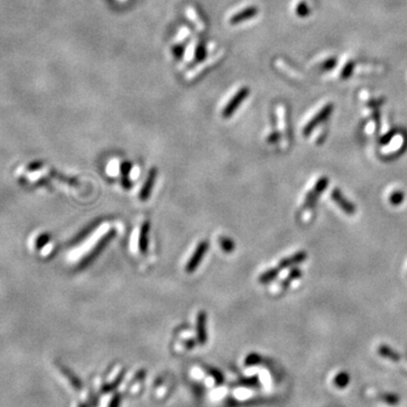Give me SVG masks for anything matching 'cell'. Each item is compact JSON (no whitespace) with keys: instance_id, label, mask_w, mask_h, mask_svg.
I'll return each instance as SVG.
<instances>
[{"instance_id":"6da1fadb","label":"cell","mask_w":407,"mask_h":407,"mask_svg":"<svg viewBox=\"0 0 407 407\" xmlns=\"http://www.w3.org/2000/svg\"><path fill=\"white\" fill-rule=\"evenodd\" d=\"M248 95H249V88L248 87H241L240 90H238L237 93H235V94L230 97V101L224 105L222 111L223 118L227 119L228 117H231L235 113V111H237L239 105L247 99Z\"/></svg>"},{"instance_id":"7a4b0ae2","label":"cell","mask_w":407,"mask_h":407,"mask_svg":"<svg viewBox=\"0 0 407 407\" xmlns=\"http://www.w3.org/2000/svg\"><path fill=\"white\" fill-rule=\"evenodd\" d=\"M331 111H333V105L331 104H328V105L322 107V110L319 112V113L313 117V118L310 120V123H309L305 127V129H303V134H305V136H308L313 129L317 127L318 125L321 124L322 121H325L327 118H328L329 114L331 113Z\"/></svg>"},{"instance_id":"3957f363","label":"cell","mask_w":407,"mask_h":407,"mask_svg":"<svg viewBox=\"0 0 407 407\" xmlns=\"http://www.w3.org/2000/svg\"><path fill=\"white\" fill-rule=\"evenodd\" d=\"M257 13H258V8L256 6L246 7L241 9V11L233 14V15L228 18V23H230L231 25L240 24L242 22H246L248 20H250V18L255 17L257 15Z\"/></svg>"},{"instance_id":"277c9868","label":"cell","mask_w":407,"mask_h":407,"mask_svg":"<svg viewBox=\"0 0 407 407\" xmlns=\"http://www.w3.org/2000/svg\"><path fill=\"white\" fill-rule=\"evenodd\" d=\"M331 198H333L334 202L337 204L339 207L344 210L346 214H354L355 213V207L353 204H351L347 199H346L339 189H334L333 193H331Z\"/></svg>"},{"instance_id":"5b68a950","label":"cell","mask_w":407,"mask_h":407,"mask_svg":"<svg viewBox=\"0 0 407 407\" xmlns=\"http://www.w3.org/2000/svg\"><path fill=\"white\" fill-rule=\"evenodd\" d=\"M327 185H328V179H327V178H321V179L317 182L316 186L311 189L310 193L307 195L306 204L308 206L315 204V202L318 198V196H319L322 193V191L325 190Z\"/></svg>"},{"instance_id":"8992f818","label":"cell","mask_w":407,"mask_h":407,"mask_svg":"<svg viewBox=\"0 0 407 407\" xmlns=\"http://www.w3.org/2000/svg\"><path fill=\"white\" fill-rule=\"evenodd\" d=\"M306 258H307V255L305 254V252H297L296 255H293L291 257H287V258H285L284 260L280 261L279 268H286V267H289V266H292V265L300 264Z\"/></svg>"},{"instance_id":"52a82bcc","label":"cell","mask_w":407,"mask_h":407,"mask_svg":"<svg viewBox=\"0 0 407 407\" xmlns=\"http://www.w3.org/2000/svg\"><path fill=\"white\" fill-rule=\"evenodd\" d=\"M205 249H206V245H205V243H202V245L198 247V249L196 250L194 258L189 261L188 270H193L196 267V266H197V264L199 263L200 259H202V257H203L204 252H205Z\"/></svg>"},{"instance_id":"ba28073f","label":"cell","mask_w":407,"mask_h":407,"mask_svg":"<svg viewBox=\"0 0 407 407\" xmlns=\"http://www.w3.org/2000/svg\"><path fill=\"white\" fill-rule=\"evenodd\" d=\"M277 269H273V270H268L267 273H265L264 275H261V277H260V282H263V283H267V282H269V280H271V279H274L275 277H276V275H277Z\"/></svg>"},{"instance_id":"9c48e42d","label":"cell","mask_w":407,"mask_h":407,"mask_svg":"<svg viewBox=\"0 0 407 407\" xmlns=\"http://www.w3.org/2000/svg\"><path fill=\"white\" fill-rule=\"evenodd\" d=\"M309 13H310V11H309V7L306 3H300L297 6V14L299 16L305 17L309 15Z\"/></svg>"},{"instance_id":"30bf717a","label":"cell","mask_w":407,"mask_h":407,"mask_svg":"<svg viewBox=\"0 0 407 407\" xmlns=\"http://www.w3.org/2000/svg\"><path fill=\"white\" fill-rule=\"evenodd\" d=\"M390 202H391L392 204H394V205L400 204L401 202H403V194L399 193V191H396V193H394V194L391 195Z\"/></svg>"},{"instance_id":"8fae6325","label":"cell","mask_w":407,"mask_h":407,"mask_svg":"<svg viewBox=\"0 0 407 407\" xmlns=\"http://www.w3.org/2000/svg\"><path fill=\"white\" fill-rule=\"evenodd\" d=\"M353 67H354V65L352 64V63H350L347 66H346L345 68H344V70H343V75H341V76L343 77H348L350 75H351V73H352V70H353Z\"/></svg>"},{"instance_id":"7c38bea8","label":"cell","mask_w":407,"mask_h":407,"mask_svg":"<svg viewBox=\"0 0 407 407\" xmlns=\"http://www.w3.org/2000/svg\"><path fill=\"white\" fill-rule=\"evenodd\" d=\"M335 64H336V62L334 59H330L329 62H327L325 65H324V68H326V69H330L331 67H334L335 66Z\"/></svg>"}]
</instances>
